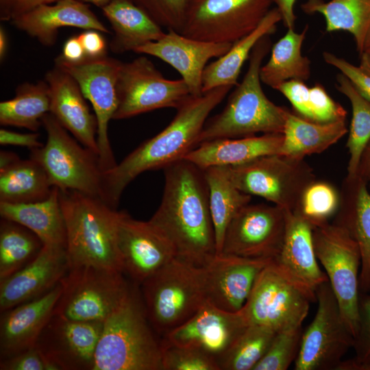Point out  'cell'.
<instances>
[{"mask_svg": "<svg viewBox=\"0 0 370 370\" xmlns=\"http://www.w3.org/2000/svg\"><path fill=\"white\" fill-rule=\"evenodd\" d=\"M163 170L162 200L149 221L170 241L177 258L204 267L217 254L204 170L185 158Z\"/></svg>", "mask_w": 370, "mask_h": 370, "instance_id": "obj_1", "label": "cell"}, {"mask_svg": "<svg viewBox=\"0 0 370 370\" xmlns=\"http://www.w3.org/2000/svg\"><path fill=\"white\" fill-rule=\"evenodd\" d=\"M221 86L198 97L189 96L177 108L171 123L141 143L116 165L103 173L101 199L117 210L125 188L147 171L164 169L180 160L199 145V138L210 113L232 88Z\"/></svg>", "mask_w": 370, "mask_h": 370, "instance_id": "obj_2", "label": "cell"}, {"mask_svg": "<svg viewBox=\"0 0 370 370\" xmlns=\"http://www.w3.org/2000/svg\"><path fill=\"white\" fill-rule=\"evenodd\" d=\"M269 36H263L254 47L243 79L229 95L223 110L207 119L199 145L215 139L241 138L258 133L283 134L287 108L269 99L260 77L262 61L271 46Z\"/></svg>", "mask_w": 370, "mask_h": 370, "instance_id": "obj_3", "label": "cell"}, {"mask_svg": "<svg viewBox=\"0 0 370 370\" xmlns=\"http://www.w3.org/2000/svg\"><path fill=\"white\" fill-rule=\"evenodd\" d=\"M70 267L92 266L123 272L116 227L119 211L98 197L59 190Z\"/></svg>", "mask_w": 370, "mask_h": 370, "instance_id": "obj_4", "label": "cell"}, {"mask_svg": "<svg viewBox=\"0 0 370 370\" xmlns=\"http://www.w3.org/2000/svg\"><path fill=\"white\" fill-rule=\"evenodd\" d=\"M152 329L143 299L132 287L103 321L92 370H162L160 341Z\"/></svg>", "mask_w": 370, "mask_h": 370, "instance_id": "obj_5", "label": "cell"}, {"mask_svg": "<svg viewBox=\"0 0 370 370\" xmlns=\"http://www.w3.org/2000/svg\"><path fill=\"white\" fill-rule=\"evenodd\" d=\"M142 284L147 317L162 336L188 321L206 300L204 266L177 257Z\"/></svg>", "mask_w": 370, "mask_h": 370, "instance_id": "obj_6", "label": "cell"}, {"mask_svg": "<svg viewBox=\"0 0 370 370\" xmlns=\"http://www.w3.org/2000/svg\"><path fill=\"white\" fill-rule=\"evenodd\" d=\"M42 125L46 143L31 150L29 158L42 166L52 186L101 199L103 172L98 156L71 136L51 113L42 118Z\"/></svg>", "mask_w": 370, "mask_h": 370, "instance_id": "obj_7", "label": "cell"}, {"mask_svg": "<svg viewBox=\"0 0 370 370\" xmlns=\"http://www.w3.org/2000/svg\"><path fill=\"white\" fill-rule=\"evenodd\" d=\"M226 169L241 192L291 211L297 209L304 190L315 180L312 169L304 159L280 154L262 156Z\"/></svg>", "mask_w": 370, "mask_h": 370, "instance_id": "obj_8", "label": "cell"}, {"mask_svg": "<svg viewBox=\"0 0 370 370\" xmlns=\"http://www.w3.org/2000/svg\"><path fill=\"white\" fill-rule=\"evenodd\" d=\"M313 243L337 299L343 318L356 336L359 321L360 250L349 231L334 223L313 227Z\"/></svg>", "mask_w": 370, "mask_h": 370, "instance_id": "obj_9", "label": "cell"}, {"mask_svg": "<svg viewBox=\"0 0 370 370\" xmlns=\"http://www.w3.org/2000/svg\"><path fill=\"white\" fill-rule=\"evenodd\" d=\"M123 273L92 266L70 267L60 281L62 291L53 314L75 321H104L132 289Z\"/></svg>", "mask_w": 370, "mask_h": 370, "instance_id": "obj_10", "label": "cell"}, {"mask_svg": "<svg viewBox=\"0 0 370 370\" xmlns=\"http://www.w3.org/2000/svg\"><path fill=\"white\" fill-rule=\"evenodd\" d=\"M272 0H187L180 34L198 40L231 43L254 31Z\"/></svg>", "mask_w": 370, "mask_h": 370, "instance_id": "obj_11", "label": "cell"}, {"mask_svg": "<svg viewBox=\"0 0 370 370\" xmlns=\"http://www.w3.org/2000/svg\"><path fill=\"white\" fill-rule=\"evenodd\" d=\"M318 304L315 316L303 332L295 370H335L347 351L354 347V336L345 322L329 282L316 291Z\"/></svg>", "mask_w": 370, "mask_h": 370, "instance_id": "obj_12", "label": "cell"}, {"mask_svg": "<svg viewBox=\"0 0 370 370\" xmlns=\"http://www.w3.org/2000/svg\"><path fill=\"white\" fill-rule=\"evenodd\" d=\"M56 66L66 72L78 84L91 103L97 121L99 161L103 172L114 168L116 162L108 137V124L118 105L117 82L122 62L106 56L86 58L69 62L60 55Z\"/></svg>", "mask_w": 370, "mask_h": 370, "instance_id": "obj_13", "label": "cell"}, {"mask_svg": "<svg viewBox=\"0 0 370 370\" xmlns=\"http://www.w3.org/2000/svg\"><path fill=\"white\" fill-rule=\"evenodd\" d=\"M117 95L118 105L113 116L115 120L160 108L177 109L191 95L182 79L165 78L145 56L122 63Z\"/></svg>", "mask_w": 370, "mask_h": 370, "instance_id": "obj_14", "label": "cell"}, {"mask_svg": "<svg viewBox=\"0 0 370 370\" xmlns=\"http://www.w3.org/2000/svg\"><path fill=\"white\" fill-rule=\"evenodd\" d=\"M310 302L271 262L258 275L243 309L249 325L280 332L302 325Z\"/></svg>", "mask_w": 370, "mask_h": 370, "instance_id": "obj_15", "label": "cell"}, {"mask_svg": "<svg viewBox=\"0 0 370 370\" xmlns=\"http://www.w3.org/2000/svg\"><path fill=\"white\" fill-rule=\"evenodd\" d=\"M285 231V210L273 204H248L227 225L221 253L273 260L281 249Z\"/></svg>", "mask_w": 370, "mask_h": 370, "instance_id": "obj_16", "label": "cell"}, {"mask_svg": "<svg viewBox=\"0 0 370 370\" xmlns=\"http://www.w3.org/2000/svg\"><path fill=\"white\" fill-rule=\"evenodd\" d=\"M116 238L123 272L138 283L177 257L173 245L160 230L125 211H119Z\"/></svg>", "mask_w": 370, "mask_h": 370, "instance_id": "obj_17", "label": "cell"}, {"mask_svg": "<svg viewBox=\"0 0 370 370\" xmlns=\"http://www.w3.org/2000/svg\"><path fill=\"white\" fill-rule=\"evenodd\" d=\"M103 325L53 314L36 345L59 370H92Z\"/></svg>", "mask_w": 370, "mask_h": 370, "instance_id": "obj_18", "label": "cell"}, {"mask_svg": "<svg viewBox=\"0 0 370 370\" xmlns=\"http://www.w3.org/2000/svg\"><path fill=\"white\" fill-rule=\"evenodd\" d=\"M248 325L243 307L228 312L206 299L192 317L162 338L175 345L199 348L218 362Z\"/></svg>", "mask_w": 370, "mask_h": 370, "instance_id": "obj_19", "label": "cell"}, {"mask_svg": "<svg viewBox=\"0 0 370 370\" xmlns=\"http://www.w3.org/2000/svg\"><path fill=\"white\" fill-rule=\"evenodd\" d=\"M312 225L297 211L286 210V231L281 249L271 260L275 268L311 301L316 291L328 282L320 268L312 237Z\"/></svg>", "mask_w": 370, "mask_h": 370, "instance_id": "obj_20", "label": "cell"}, {"mask_svg": "<svg viewBox=\"0 0 370 370\" xmlns=\"http://www.w3.org/2000/svg\"><path fill=\"white\" fill-rule=\"evenodd\" d=\"M271 260L223 253L215 254L204 266L206 299L228 312L240 310L258 275Z\"/></svg>", "mask_w": 370, "mask_h": 370, "instance_id": "obj_21", "label": "cell"}, {"mask_svg": "<svg viewBox=\"0 0 370 370\" xmlns=\"http://www.w3.org/2000/svg\"><path fill=\"white\" fill-rule=\"evenodd\" d=\"M69 269L64 247L44 245L30 262L0 280L1 312L46 294L60 282Z\"/></svg>", "mask_w": 370, "mask_h": 370, "instance_id": "obj_22", "label": "cell"}, {"mask_svg": "<svg viewBox=\"0 0 370 370\" xmlns=\"http://www.w3.org/2000/svg\"><path fill=\"white\" fill-rule=\"evenodd\" d=\"M232 45L198 40L168 29L158 40L147 42L134 52L156 57L170 64L181 75L190 94L198 97L204 93L202 77L208 62L222 56Z\"/></svg>", "mask_w": 370, "mask_h": 370, "instance_id": "obj_23", "label": "cell"}, {"mask_svg": "<svg viewBox=\"0 0 370 370\" xmlns=\"http://www.w3.org/2000/svg\"><path fill=\"white\" fill-rule=\"evenodd\" d=\"M51 97L50 112L82 145L99 157L97 121L74 78L58 67L45 75Z\"/></svg>", "mask_w": 370, "mask_h": 370, "instance_id": "obj_24", "label": "cell"}, {"mask_svg": "<svg viewBox=\"0 0 370 370\" xmlns=\"http://www.w3.org/2000/svg\"><path fill=\"white\" fill-rule=\"evenodd\" d=\"M62 291L60 282L46 294L1 312V360L36 345Z\"/></svg>", "mask_w": 370, "mask_h": 370, "instance_id": "obj_25", "label": "cell"}, {"mask_svg": "<svg viewBox=\"0 0 370 370\" xmlns=\"http://www.w3.org/2000/svg\"><path fill=\"white\" fill-rule=\"evenodd\" d=\"M12 21L18 29L45 46L55 43L58 29L63 27L110 33L88 5L78 0H59L53 3L42 4Z\"/></svg>", "mask_w": 370, "mask_h": 370, "instance_id": "obj_26", "label": "cell"}, {"mask_svg": "<svg viewBox=\"0 0 370 370\" xmlns=\"http://www.w3.org/2000/svg\"><path fill=\"white\" fill-rule=\"evenodd\" d=\"M333 223L346 228L357 241L361 254L359 287L370 291V191L358 174L346 177Z\"/></svg>", "mask_w": 370, "mask_h": 370, "instance_id": "obj_27", "label": "cell"}, {"mask_svg": "<svg viewBox=\"0 0 370 370\" xmlns=\"http://www.w3.org/2000/svg\"><path fill=\"white\" fill-rule=\"evenodd\" d=\"M282 143L283 134L215 139L200 143L185 159L203 169L235 166L262 156L280 154Z\"/></svg>", "mask_w": 370, "mask_h": 370, "instance_id": "obj_28", "label": "cell"}, {"mask_svg": "<svg viewBox=\"0 0 370 370\" xmlns=\"http://www.w3.org/2000/svg\"><path fill=\"white\" fill-rule=\"evenodd\" d=\"M101 10L114 31L110 47L115 53L134 51L165 34L162 27L132 0H112Z\"/></svg>", "mask_w": 370, "mask_h": 370, "instance_id": "obj_29", "label": "cell"}, {"mask_svg": "<svg viewBox=\"0 0 370 370\" xmlns=\"http://www.w3.org/2000/svg\"><path fill=\"white\" fill-rule=\"evenodd\" d=\"M0 215L31 230L44 245L66 247V225L56 187L49 197L41 201L0 202Z\"/></svg>", "mask_w": 370, "mask_h": 370, "instance_id": "obj_30", "label": "cell"}, {"mask_svg": "<svg viewBox=\"0 0 370 370\" xmlns=\"http://www.w3.org/2000/svg\"><path fill=\"white\" fill-rule=\"evenodd\" d=\"M348 132L345 121L317 123L286 110L280 155L304 159L320 153L335 144Z\"/></svg>", "mask_w": 370, "mask_h": 370, "instance_id": "obj_31", "label": "cell"}, {"mask_svg": "<svg viewBox=\"0 0 370 370\" xmlns=\"http://www.w3.org/2000/svg\"><path fill=\"white\" fill-rule=\"evenodd\" d=\"M280 21V12L275 7L271 8L254 31L234 42L225 54L207 64L202 77L203 92L221 86H236L243 65L254 47L263 36L273 34Z\"/></svg>", "mask_w": 370, "mask_h": 370, "instance_id": "obj_32", "label": "cell"}, {"mask_svg": "<svg viewBox=\"0 0 370 370\" xmlns=\"http://www.w3.org/2000/svg\"><path fill=\"white\" fill-rule=\"evenodd\" d=\"M308 26L300 33L288 29L272 47L267 62L260 70V80L275 89L289 80L306 82L311 73L310 60L302 55L301 48Z\"/></svg>", "mask_w": 370, "mask_h": 370, "instance_id": "obj_33", "label": "cell"}, {"mask_svg": "<svg viewBox=\"0 0 370 370\" xmlns=\"http://www.w3.org/2000/svg\"><path fill=\"white\" fill-rule=\"evenodd\" d=\"M307 14H321L328 32L345 31L354 36L356 49L362 53L370 26V0H306L301 5Z\"/></svg>", "mask_w": 370, "mask_h": 370, "instance_id": "obj_34", "label": "cell"}, {"mask_svg": "<svg viewBox=\"0 0 370 370\" xmlns=\"http://www.w3.org/2000/svg\"><path fill=\"white\" fill-rule=\"evenodd\" d=\"M204 170L208 188L217 254H221L227 225L235 214L250 203L251 197L234 186L227 174L226 166H210Z\"/></svg>", "mask_w": 370, "mask_h": 370, "instance_id": "obj_35", "label": "cell"}, {"mask_svg": "<svg viewBox=\"0 0 370 370\" xmlns=\"http://www.w3.org/2000/svg\"><path fill=\"white\" fill-rule=\"evenodd\" d=\"M53 188L42 166L31 158L0 169V202L41 201L49 197Z\"/></svg>", "mask_w": 370, "mask_h": 370, "instance_id": "obj_36", "label": "cell"}, {"mask_svg": "<svg viewBox=\"0 0 370 370\" xmlns=\"http://www.w3.org/2000/svg\"><path fill=\"white\" fill-rule=\"evenodd\" d=\"M50 90L45 80L21 84L14 97L0 103V123L36 132L42 118L50 112Z\"/></svg>", "mask_w": 370, "mask_h": 370, "instance_id": "obj_37", "label": "cell"}, {"mask_svg": "<svg viewBox=\"0 0 370 370\" xmlns=\"http://www.w3.org/2000/svg\"><path fill=\"white\" fill-rule=\"evenodd\" d=\"M275 90L282 93L291 103L295 112L304 119L321 123L346 120L347 110L320 84L308 87L305 82L289 80Z\"/></svg>", "mask_w": 370, "mask_h": 370, "instance_id": "obj_38", "label": "cell"}, {"mask_svg": "<svg viewBox=\"0 0 370 370\" xmlns=\"http://www.w3.org/2000/svg\"><path fill=\"white\" fill-rule=\"evenodd\" d=\"M44 244L31 230L1 218L0 223V280L34 259Z\"/></svg>", "mask_w": 370, "mask_h": 370, "instance_id": "obj_39", "label": "cell"}, {"mask_svg": "<svg viewBox=\"0 0 370 370\" xmlns=\"http://www.w3.org/2000/svg\"><path fill=\"white\" fill-rule=\"evenodd\" d=\"M336 87L349 99L352 109L346 147L349 156L347 176L354 177L357 173L362 154L370 141V101L341 73L336 76Z\"/></svg>", "mask_w": 370, "mask_h": 370, "instance_id": "obj_40", "label": "cell"}, {"mask_svg": "<svg viewBox=\"0 0 370 370\" xmlns=\"http://www.w3.org/2000/svg\"><path fill=\"white\" fill-rule=\"evenodd\" d=\"M277 332L264 326L249 325L218 360L220 370H254Z\"/></svg>", "mask_w": 370, "mask_h": 370, "instance_id": "obj_41", "label": "cell"}, {"mask_svg": "<svg viewBox=\"0 0 370 370\" xmlns=\"http://www.w3.org/2000/svg\"><path fill=\"white\" fill-rule=\"evenodd\" d=\"M339 205L340 195L334 187L315 180L304 190L295 211L314 227L328 223Z\"/></svg>", "mask_w": 370, "mask_h": 370, "instance_id": "obj_42", "label": "cell"}, {"mask_svg": "<svg viewBox=\"0 0 370 370\" xmlns=\"http://www.w3.org/2000/svg\"><path fill=\"white\" fill-rule=\"evenodd\" d=\"M302 334V325L278 332L254 370H286L297 357Z\"/></svg>", "mask_w": 370, "mask_h": 370, "instance_id": "obj_43", "label": "cell"}, {"mask_svg": "<svg viewBox=\"0 0 370 370\" xmlns=\"http://www.w3.org/2000/svg\"><path fill=\"white\" fill-rule=\"evenodd\" d=\"M162 370H220L217 360L204 351L162 338Z\"/></svg>", "mask_w": 370, "mask_h": 370, "instance_id": "obj_44", "label": "cell"}, {"mask_svg": "<svg viewBox=\"0 0 370 370\" xmlns=\"http://www.w3.org/2000/svg\"><path fill=\"white\" fill-rule=\"evenodd\" d=\"M162 27L180 32L187 0H132Z\"/></svg>", "mask_w": 370, "mask_h": 370, "instance_id": "obj_45", "label": "cell"}, {"mask_svg": "<svg viewBox=\"0 0 370 370\" xmlns=\"http://www.w3.org/2000/svg\"><path fill=\"white\" fill-rule=\"evenodd\" d=\"M1 370H59L36 346L1 360Z\"/></svg>", "mask_w": 370, "mask_h": 370, "instance_id": "obj_46", "label": "cell"}, {"mask_svg": "<svg viewBox=\"0 0 370 370\" xmlns=\"http://www.w3.org/2000/svg\"><path fill=\"white\" fill-rule=\"evenodd\" d=\"M324 61L343 74L351 82L358 92L370 101V75L365 73L358 66L328 51L323 53Z\"/></svg>", "mask_w": 370, "mask_h": 370, "instance_id": "obj_47", "label": "cell"}, {"mask_svg": "<svg viewBox=\"0 0 370 370\" xmlns=\"http://www.w3.org/2000/svg\"><path fill=\"white\" fill-rule=\"evenodd\" d=\"M353 347L356 358L370 360V295L360 298L358 327Z\"/></svg>", "mask_w": 370, "mask_h": 370, "instance_id": "obj_48", "label": "cell"}, {"mask_svg": "<svg viewBox=\"0 0 370 370\" xmlns=\"http://www.w3.org/2000/svg\"><path fill=\"white\" fill-rule=\"evenodd\" d=\"M0 144L27 147L30 151L41 147L44 145L39 140V134L36 132L18 133L5 129L0 130Z\"/></svg>", "mask_w": 370, "mask_h": 370, "instance_id": "obj_49", "label": "cell"}, {"mask_svg": "<svg viewBox=\"0 0 370 370\" xmlns=\"http://www.w3.org/2000/svg\"><path fill=\"white\" fill-rule=\"evenodd\" d=\"M87 58L106 56V42L99 31L86 29L78 35Z\"/></svg>", "mask_w": 370, "mask_h": 370, "instance_id": "obj_50", "label": "cell"}, {"mask_svg": "<svg viewBox=\"0 0 370 370\" xmlns=\"http://www.w3.org/2000/svg\"><path fill=\"white\" fill-rule=\"evenodd\" d=\"M69 62H78L86 58L83 46L78 36L69 38L64 43L60 55Z\"/></svg>", "mask_w": 370, "mask_h": 370, "instance_id": "obj_51", "label": "cell"}, {"mask_svg": "<svg viewBox=\"0 0 370 370\" xmlns=\"http://www.w3.org/2000/svg\"><path fill=\"white\" fill-rule=\"evenodd\" d=\"M280 12L282 21L285 27L294 29L297 19L294 8L297 0H272Z\"/></svg>", "mask_w": 370, "mask_h": 370, "instance_id": "obj_52", "label": "cell"}, {"mask_svg": "<svg viewBox=\"0 0 370 370\" xmlns=\"http://www.w3.org/2000/svg\"><path fill=\"white\" fill-rule=\"evenodd\" d=\"M59 0H15L11 20L42 4L53 3Z\"/></svg>", "mask_w": 370, "mask_h": 370, "instance_id": "obj_53", "label": "cell"}, {"mask_svg": "<svg viewBox=\"0 0 370 370\" xmlns=\"http://www.w3.org/2000/svg\"><path fill=\"white\" fill-rule=\"evenodd\" d=\"M356 174L367 182L370 191V141L362 154Z\"/></svg>", "mask_w": 370, "mask_h": 370, "instance_id": "obj_54", "label": "cell"}, {"mask_svg": "<svg viewBox=\"0 0 370 370\" xmlns=\"http://www.w3.org/2000/svg\"><path fill=\"white\" fill-rule=\"evenodd\" d=\"M335 370H370V360H362L355 357L343 360Z\"/></svg>", "mask_w": 370, "mask_h": 370, "instance_id": "obj_55", "label": "cell"}, {"mask_svg": "<svg viewBox=\"0 0 370 370\" xmlns=\"http://www.w3.org/2000/svg\"><path fill=\"white\" fill-rule=\"evenodd\" d=\"M21 158L14 152L8 151H1L0 153V169L5 168Z\"/></svg>", "mask_w": 370, "mask_h": 370, "instance_id": "obj_56", "label": "cell"}, {"mask_svg": "<svg viewBox=\"0 0 370 370\" xmlns=\"http://www.w3.org/2000/svg\"><path fill=\"white\" fill-rule=\"evenodd\" d=\"M15 0H0L1 20H11L12 10Z\"/></svg>", "mask_w": 370, "mask_h": 370, "instance_id": "obj_57", "label": "cell"}, {"mask_svg": "<svg viewBox=\"0 0 370 370\" xmlns=\"http://www.w3.org/2000/svg\"><path fill=\"white\" fill-rule=\"evenodd\" d=\"M358 66L365 73L370 75V51H364L360 54Z\"/></svg>", "mask_w": 370, "mask_h": 370, "instance_id": "obj_58", "label": "cell"}, {"mask_svg": "<svg viewBox=\"0 0 370 370\" xmlns=\"http://www.w3.org/2000/svg\"><path fill=\"white\" fill-rule=\"evenodd\" d=\"M8 48V39L4 29L0 28V59L2 61L5 56Z\"/></svg>", "mask_w": 370, "mask_h": 370, "instance_id": "obj_59", "label": "cell"}, {"mask_svg": "<svg viewBox=\"0 0 370 370\" xmlns=\"http://www.w3.org/2000/svg\"><path fill=\"white\" fill-rule=\"evenodd\" d=\"M85 3H91L100 8H103L112 0H78Z\"/></svg>", "mask_w": 370, "mask_h": 370, "instance_id": "obj_60", "label": "cell"}, {"mask_svg": "<svg viewBox=\"0 0 370 370\" xmlns=\"http://www.w3.org/2000/svg\"><path fill=\"white\" fill-rule=\"evenodd\" d=\"M370 51V26L367 32V34L365 35V38L364 40L362 53L364 51Z\"/></svg>", "mask_w": 370, "mask_h": 370, "instance_id": "obj_61", "label": "cell"}]
</instances>
